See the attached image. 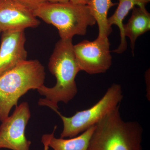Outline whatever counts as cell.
Listing matches in <instances>:
<instances>
[{
  "instance_id": "1",
  "label": "cell",
  "mask_w": 150,
  "mask_h": 150,
  "mask_svg": "<svg viewBox=\"0 0 150 150\" xmlns=\"http://www.w3.org/2000/svg\"><path fill=\"white\" fill-rule=\"evenodd\" d=\"M49 71L56 78V85L52 87L45 85L37 90L45 97L38 100L40 106L59 111V102L69 103L78 93L76 78L81 70L75 57L72 39L60 40L56 43L48 64Z\"/></svg>"
},
{
  "instance_id": "2",
  "label": "cell",
  "mask_w": 150,
  "mask_h": 150,
  "mask_svg": "<svg viewBox=\"0 0 150 150\" xmlns=\"http://www.w3.org/2000/svg\"><path fill=\"white\" fill-rule=\"evenodd\" d=\"M143 129L137 121H125L120 106L95 126L87 150H142Z\"/></svg>"
},
{
  "instance_id": "3",
  "label": "cell",
  "mask_w": 150,
  "mask_h": 150,
  "mask_svg": "<svg viewBox=\"0 0 150 150\" xmlns=\"http://www.w3.org/2000/svg\"><path fill=\"white\" fill-rule=\"evenodd\" d=\"M45 68L37 60H26L0 76V121L9 115L19 98L44 85Z\"/></svg>"
},
{
  "instance_id": "4",
  "label": "cell",
  "mask_w": 150,
  "mask_h": 150,
  "mask_svg": "<svg viewBox=\"0 0 150 150\" xmlns=\"http://www.w3.org/2000/svg\"><path fill=\"white\" fill-rule=\"evenodd\" d=\"M37 18L56 28L62 40L84 35L88 26L96 23L87 5L67 3H44L33 11Z\"/></svg>"
},
{
  "instance_id": "5",
  "label": "cell",
  "mask_w": 150,
  "mask_h": 150,
  "mask_svg": "<svg viewBox=\"0 0 150 150\" xmlns=\"http://www.w3.org/2000/svg\"><path fill=\"white\" fill-rule=\"evenodd\" d=\"M122 87L112 84L99 101L91 107L77 111L72 116L67 117L59 111L56 113L63 123L60 138H71L95 126L105 116L120 106L123 99Z\"/></svg>"
},
{
  "instance_id": "6",
  "label": "cell",
  "mask_w": 150,
  "mask_h": 150,
  "mask_svg": "<svg viewBox=\"0 0 150 150\" xmlns=\"http://www.w3.org/2000/svg\"><path fill=\"white\" fill-rule=\"evenodd\" d=\"M108 38L84 40L74 45L75 57L81 71L89 74L106 72L112 65Z\"/></svg>"
},
{
  "instance_id": "7",
  "label": "cell",
  "mask_w": 150,
  "mask_h": 150,
  "mask_svg": "<svg viewBox=\"0 0 150 150\" xmlns=\"http://www.w3.org/2000/svg\"><path fill=\"white\" fill-rule=\"evenodd\" d=\"M31 117L29 105L22 103L16 106L12 114L0 125V149L29 150L31 142L27 140L25 130Z\"/></svg>"
},
{
  "instance_id": "8",
  "label": "cell",
  "mask_w": 150,
  "mask_h": 150,
  "mask_svg": "<svg viewBox=\"0 0 150 150\" xmlns=\"http://www.w3.org/2000/svg\"><path fill=\"white\" fill-rule=\"evenodd\" d=\"M40 21L33 11L15 1L0 0V29L4 31H24L35 28Z\"/></svg>"
},
{
  "instance_id": "9",
  "label": "cell",
  "mask_w": 150,
  "mask_h": 150,
  "mask_svg": "<svg viewBox=\"0 0 150 150\" xmlns=\"http://www.w3.org/2000/svg\"><path fill=\"white\" fill-rule=\"evenodd\" d=\"M0 46V76L27 60L24 31L2 32Z\"/></svg>"
},
{
  "instance_id": "10",
  "label": "cell",
  "mask_w": 150,
  "mask_h": 150,
  "mask_svg": "<svg viewBox=\"0 0 150 150\" xmlns=\"http://www.w3.org/2000/svg\"><path fill=\"white\" fill-rule=\"evenodd\" d=\"M150 29V14L146 6L134 7L129 21L123 25V33L125 37H129L130 39L132 54H134L137 38Z\"/></svg>"
},
{
  "instance_id": "11",
  "label": "cell",
  "mask_w": 150,
  "mask_h": 150,
  "mask_svg": "<svg viewBox=\"0 0 150 150\" xmlns=\"http://www.w3.org/2000/svg\"><path fill=\"white\" fill-rule=\"evenodd\" d=\"M150 0H118V5L114 13L108 18V24L111 26L117 25L120 32L121 42L118 48L113 51L117 54H122L126 51L127 47L126 38L123 33V21L130 11L135 6H146Z\"/></svg>"
},
{
  "instance_id": "12",
  "label": "cell",
  "mask_w": 150,
  "mask_h": 150,
  "mask_svg": "<svg viewBox=\"0 0 150 150\" xmlns=\"http://www.w3.org/2000/svg\"><path fill=\"white\" fill-rule=\"evenodd\" d=\"M117 4L111 0H89L87 6L98 28L97 38L105 39L112 32V28L108 23V13L110 8Z\"/></svg>"
},
{
  "instance_id": "13",
  "label": "cell",
  "mask_w": 150,
  "mask_h": 150,
  "mask_svg": "<svg viewBox=\"0 0 150 150\" xmlns=\"http://www.w3.org/2000/svg\"><path fill=\"white\" fill-rule=\"evenodd\" d=\"M95 126L80 135L69 139L56 138L53 136L49 142V147L54 150H87Z\"/></svg>"
},
{
  "instance_id": "14",
  "label": "cell",
  "mask_w": 150,
  "mask_h": 150,
  "mask_svg": "<svg viewBox=\"0 0 150 150\" xmlns=\"http://www.w3.org/2000/svg\"><path fill=\"white\" fill-rule=\"evenodd\" d=\"M25 7L33 11L44 3L48 2V0H15Z\"/></svg>"
},
{
  "instance_id": "15",
  "label": "cell",
  "mask_w": 150,
  "mask_h": 150,
  "mask_svg": "<svg viewBox=\"0 0 150 150\" xmlns=\"http://www.w3.org/2000/svg\"><path fill=\"white\" fill-rule=\"evenodd\" d=\"M57 126H56L54 127V131L53 133L51 134H46L43 135L41 139V142L43 143V146H44V150H49V142L51 137L54 135L55 131H56Z\"/></svg>"
},
{
  "instance_id": "16",
  "label": "cell",
  "mask_w": 150,
  "mask_h": 150,
  "mask_svg": "<svg viewBox=\"0 0 150 150\" xmlns=\"http://www.w3.org/2000/svg\"><path fill=\"white\" fill-rule=\"evenodd\" d=\"M89 0H70V2L76 4L87 5Z\"/></svg>"
},
{
  "instance_id": "17",
  "label": "cell",
  "mask_w": 150,
  "mask_h": 150,
  "mask_svg": "<svg viewBox=\"0 0 150 150\" xmlns=\"http://www.w3.org/2000/svg\"><path fill=\"white\" fill-rule=\"evenodd\" d=\"M70 0H48V2L51 3H67Z\"/></svg>"
},
{
  "instance_id": "18",
  "label": "cell",
  "mask_w": 150,
  "mask_h": 150,
  "mask_svg": "<svg viewBox=\"0 0 150 150\" xmlns=\"http://www.w3.org/2000/svg\"><path fill=\"white\" fill-rule=\"evenodd\" d=\"M2 31L1 30V29H0V34H1V33H2Z\"/></svg>"
}]
</instances>
